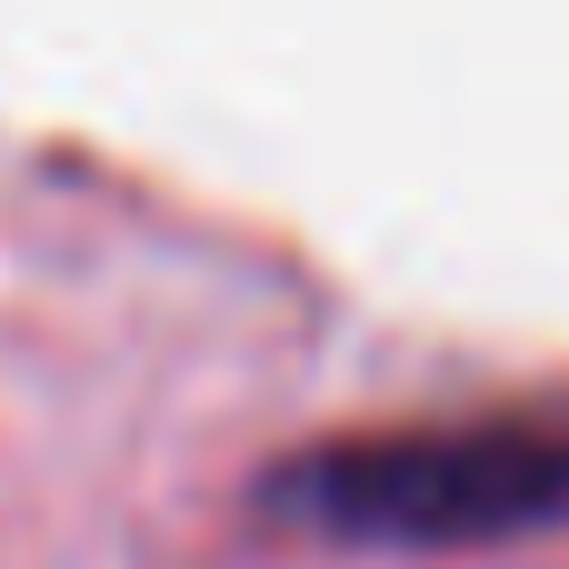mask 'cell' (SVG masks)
Instances as JSON below:
<instances>
[{"label": "cell", "instance_id": "cell-1", "mask_svg": "<svg viewBox=\"0 0 569 569\" xmlns=\"http://www.w3.org/2000/svg\"><path fill=\"white\" fill-rule=\"evenodd\" d=\"M280 520L380 550H470L510 530L569 520V430L550 420H460V430H390L330 440L270 470L260 490Z\"/></svg>", "mask_w": 569, "mask_h": 569}]
</instances>
